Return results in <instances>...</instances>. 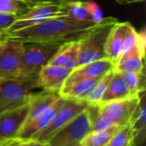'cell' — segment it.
I'll return each instance as SVG.
<instances>
[{
  "mask_svg": "<svg viewBox=\"0 0 146 146\" xmlns=\"http://www.w3.org/2000/svg\"><path fill=\"white\" fill-rule=\"evenodd\" d=\"M145 0H120V4H131L136 3H143Z\"/></svg>",
  "mask_w": 146,
  "mask_h": 146,
  "instance_id": "1f68e13d",
  "label": "cell"
},
{
  "mask_svg": "<svg viewBox=\"0 0 146 146\" xmlns=\"http://www.w3.org/2000/svg\"><path fill=\"white\" fill-rule=\"evenodd\" d=\"M28 8L20 0H0V13L19 16Z\"/></svg>",
  "mask_w": 146,
  "mask_h": 146,
  "instance_id": "484cf974",
  "label": "cell"
},
{
  "mask_svg": "<svg viewBox=\"0 0 146 146\" xmlns=\"http://www.w3.org/2000/svg\"><path fill=\"white\" fill-rule=\"evenodd\" d=\"M78 40L65 42L50 61L49 64L73 70L78 66Z\"/></svg>",
  "mask_w": 146,
  "mask_h": 146,
  "instance_id": "2e32d148",
  "label": "cell"
},
{
  "mask_svg": "<svg viewBox=\"0 0 146 146\" xmlns=\"http://www.w3.org/2000/svg\"><path fill=\"white\" fill-rule=\"evenodd\" d=\"M137 31L134 29V27L130 25L126 34L124 37V40H123V44H122V48L121 50V54L119 56V59L117 61V62L122 59L123 57H125L127 55H128L135 47L136 43H137ZM116 62V63H117Z\"/></svg>",
  "mask_w": 146,
  "mask_h": 146,
  "instance_id": "4316f807",
  "label": "cell"
},
{
  "mask_svg": "<svg viewBox=\"0 0 146 146\" xmlns=\"http://www.w3.org/2000/svg\"><path fill=\"white\" fill-rule=\"evenodd\" d=\"M134 132L130 124L121 127L106 146H129L134 143Z\"/></svg>",
  "mask_w": 146,
  "mask_h": 146,
  "instance_id": "d4e9b609",
  "label": "cell"
},
{
  "mask_svg": "<svg viewBox=\"0 0 146 146\" xmlns=\"http://www.w3.org/2000/svg\"><path fill=\"white\" fill-rule=\"evenodd\" d=\"M121 127L114 125L100 132H90L81 141V146H106Z\"/></svg>",
  "mask_w": 146,
  "mask_h": 146,
  "instance_id": "44dd1931",
  "label": "cell"
},
{
  "mask_svg": "<svg viewBox=\"0 0 146 146\" xmlns=\"http://www.w3.org/2000/svg\"><path fill=\"white\" fill-rule=\"evenodd\" d=\"M118 21L115 17H104L101 22L88 31L79 40L78 66L105 59V44L112 27Z\"/></svg>",
  "mask_w": 146,
  "mask_h": 146,
  "instance_id": "7a4b0ae2",
  "label": "cell"
},
{
  "mask_svg": "<svg viewBox=\"0 0 146 146\" xmlns=\"http://www.w3.org/2000/svg\"><path fill=\"white\" fill-rule=\"evenodd\" d=\"M0 146H49L34 139H21L19 138L3 139L0 141Z\"/></svg>",
  "mask_w": 146,
  "mask_h": 146,
  "instance_id": "83f0119b",
  "label": "cell"
},
{
  "mask_svg": "<svg viewBox=\"0 0 146 146\" xmlns=\"http://www.w3.org/2000/svg\"><path fill=\"white\" fill-rule=\"evenodd\" d=\"M131 25L128 21L120 22L119 21L112 27L107 37L104 52L105 56L115 65L116 64L123 44L125 34Z\"/></svg>",
  "mask_w": 146,
  "mask_h": 146,
  "instance_id": "5bb4252c",
  "label": "cell"
},
{
  "mask_svg": "<svg viewBox=\"0 0 146 146\" xmlns=\"http://www.w3.org/2000/svg\"><path fill=\"white\" fill-rule=\"evenodd\" d=\"M86 6L91 16V20L94 24H98L99 22L102 21L104 19L103 12L100 9V7L94 2L87 1L86 2Z\"/></svg>",
  "mask_w": 146,
  "mask_h": 146,
  "instance_id": "f1b7e54d",
  "label": "cell"
},
{
  "mask_svg": "<svg viewBox=\"0 0 146 146\" xmlns=\"http://www.w3.org/2000/svg\"><path fill=\"white\" fill-rule=\"evenodd\" d=\"M22 2L27 8H31L38 4L42 3H62L67 0H20Z\"/></svg>",
  "mask_w": 146,
  "mask_h": 146,
  "instance_id": "4dcf8cb0",
  "label": "cell"
},
{
  "mask_svg": "<svg viewBox=\"0 0 146 146\" xmlns=\"http://www.w3.org/2000/svg\"><path fill=\"white\" fill-rule=\"evenodd\" d=\"M2 140H3V139H2V138L0 137V141H2Z\"/></svg>",
  "mask_w": 146,
  "mask_h": 146,
  "instance_id": "d590c367",
  "label": "cell"
},
{
  "mask_svg": "<svg viewBox=\"0 0 146 146\" xmlns=\"http://www.w3.org/2000/svg\"><path fill=\"white\" fill-rule=\"evenodd\" d=\"M132 96L145 92V72H119Z\"/></svg>",
  "mask_w": 146,
  "mask_h": 146,
  "instance_id": "603a6c76",
  "label": "cell"
},
{
  "mask_svg": "<svg viewBox=\"0 0 146 146\" xmlns=\"http://www.w3.org/2000/svg\"><path fill=\"white\" fill-rule=\"evenodd\" d=\"M23 44L3 38L0 44V79H21V59Z\"/></svg>",
  "mask_w": 146,
  "mask_h": 146,
  "instance_id": "52a82bcc",
  "label": "cell"
},
{
  "mask_svg": "<svg viewBox=\"0 0 146 146\" xmlns=\"http://www.w3.org/2000/svg\"><path fill=\"white\" fill-rule=\"evenodd\" d=\"M90 132L91 122L86 110L58 131L47 142V145L49 146H81V141Z\"/></svg>",
  "mask_w": 146,
  "mask_h": 146,
  "instance_id": "8992f818",
  "label": "cell"
},
{
  "mask_svg": "<svg viewBox=\"0 0 146 146\" xmlns=\"http://www.w3.org/2000/svg\"><path fill=\"white\" fill-rule=\"evenodd\" d=\"M139 96L99 104V111L115 125L123 127L129 124L131 116L135 110Z\"/></svg>",
  "mask_w": 146,
  "mask_h": 146,
  "instance_id": "9c48e42d",
  "label": "cell"
},
{
  "mask_svg": "<svg viewBox=\"0 0 146 146\" xmlns=\"http://www.w3.org/2000/svg\"><path fill=\"white\" fill-rule=\"evenodd\" d=\"M133 132H134V143L139 146L144 142L145 139L146 124V99L145 92L139 95V99L135 110L133 111L129 121Z\"/></svg>",
  "mask_w": 146,
  "mask_h": 146,
  "instance_id": "e0dca14e",
  "label": "cell"
},
{
  "mask_svg": "<svg viewBox=\"0 0 146 146\" xmlns=\"http://www.w3.org/2000/svg\"><path fill=\"white\" fill-rule=\"evenodd\" d=\"M38 90L37 80L0 79V114L27 104Z\"/></svg>",
  "mask_w": 146,
  "mask_h": 146,
  "instance_id": "277c9868",
  "label": "cell"
},
{
  "mask_svg": "<svg viewBox=\"0 0 146 146\" xmlns=\"http://www.w3.org/2000/svg\"><path fill=\"white\" fill-rule=\"evenodd\" d=\"M101 77L98 78H92L79 81L70 86L65 92H63L61 96L63 98H75V99H83V98L87 94V92L92 89V87L95 85V83L100 79Z\"/></svg>",
  "mask_w": 146,
  "mask_h": 146,
  "instance_id": "cb8c5ba5",
  "label": "cell"
},
{
  "mask_svg": "<svg viewBox=\"0 0 146 146\" xmlns=\"http://www.w3.org/2000/svg\"><path fill=\"white\" fill-rule=\"evenodd\" d=\"M60 96L61 95L58 92H50L43 90L34 93L27 102L28 115L26 123L31 121L44 111L48 110L59 98Z\"/></svg>",
  "mask_w": 146,
  "mask_h": 146,
  "instance_id": "9a60e30c",
  "label": "cell"
},
{
  "mask_svg": "<svg viewBox=\"0 0 146 146\" xmlns=\"http://www.w3.org/2000/svg\"><path fill=\"white\" fill-rule=\"evenodd\" d=\"M130 97H133V96L131 95L127 85L125 84L123 79L121 78V74L119 72L114 71L112 79L110 80L108 87L105 92L104 93L99 104H104L110 101L124 99Z\"/></svg>",
  "mask_w": 146,
  "mask_h": 146,
  "instance_id": "ac0fdd59",
  "label": "cell"
},
{
  "mask_svg": "<svg viewBox=\"0 0 146 146\" xmlns=\"http://www.w3.org/2000/svg\"><path fill=\"white\" fill-rule=\"evenodd\" d=\"M60 16L70 18L78 21H92L86 6V2L79 0H67L62 3Z\"/></svg>",
  "mask_w": 146,
  "mask_h": 146,
  "instance_id": "ffe728a7",
  "label": "cell"
},
{
  "mask_svg": "<svg viewBox=\"0 0 146 146\" xmlns=\"http://www.w3.org/2000/svg\"><path fill=\"white\" fill-rule=\"evenodd\" d=\"M2 40H3V37H2V34H0V44L2 42Z\"/></svg>",
  "mask_w": 146,
  "mask_h": 146,
  "instance_id": "d6a6232c",
  "label": "cell"
},
{
  "mask_svg": "<svg viewBox=\"0 0 146 146\" xmlns=\"http://www.w3.org/2000/svg\"><path fill=\"white\" fill-rule=\"evenodd\" d=\"M88 103L83 99H75L65 98V102L59 109L52 121L40 133L36 134L32 139L40 143L47 144V142L67 124L73 121L81 112L86 110Z\"/></svg>",
  "mask_w": 146,
  "mask_h": 146,
  "instance_id": "5b68a950",
  "label": "cell"
},
{
  "mask_svg": "<svg viewBox=\"0 0 146 146\" xmlns=\"http://www.w3.org/2000/svg\"><path fill=\"white\" fill-rule=\"evenodd\" d=\"M17 16L0 13V34H3L15 21Z\"/></svg>",
  "mask_w": 146,
  "mask_h": 146,
  "instance_id": "f546056e",
  "label": "cell"
},
{
  "mask_svg": "<svg viewBox=\"0 0 146 146\" xmlns=\"http://www.w3.org/2000/svg\"><path fill=\"white\" fill-rule=\"evenodd\" d=\"M71 71L66 68L48 64L38 73L37 81L41 90L60 94V91Z\"/></svg>",
  "mask_w": 146,
  "mask_h": 146,
  "instance_id": "7c38bea8",
  "label": "cell"
},
{
  "mask_svg": "<svg viewBox=\"0 0 146 146\" xmlns=\"http://www.w3.org/2000/svg\"><path fill=\"white\" fill-rule=\"evenodd\" d=\"M96 25L91 21H78L64 16H56L19 31L2 34V37L21 43H65L79 40Z\"/></svg>",
  "mask_w": 146,
  "mask_h": 146,
  "instance_id": "6da1fadb",
  "label": "cell"
},
{
  "mask_svg": "<svg viewBox=\"0 0 146 146\" xmlns=\"http://www.w3.org/2000/svg\"><path fill=\"white\" fill-rule=\"evenodd\" d=\"M62 3H42L28 8L23 14L16 17L14 23L3 33H10L44 21L46 19L60 16Z\"/></svg>",
  "mask_w": 146,
  "mask_h": 146,
  "instance_id": "ba28073f",
  "label": "cell"
},
{
  "mask_svg": "<svg viewBox=\"0 0 146 146\" xmlns=\"http://www.w3.org/2000/svg\"><path fill=\"white\" fill-rule=\"evenodd\" d=\"M65 102V98L60 96L59 98L45 111L38 115L31 121L26 123L21 129L17 138L21 139H33L36 134L44 130L53 120L59 109Z\"/></svg>",
  "mask_w": 146,
  "mask_h": 146,
  "instance_id": "4fadbf2b",
  "label": "cell"
},
{
  "mask_svg": "<svg viewBox=\"0 0 146 146\" xmlns=\"http://www.w3.org/2000/svg\"><path fill=\"white\" fill-rule=\"evenodd\" d=\"M113 69H115V64L107 58L79 66L73 69L69 74L62 86V90L60 91V95H62L70 86L79 81L92 78L102 77Z\"/></svg>",
  "mask_w": 146,
  "mask_h": 146,
  "instance_id": "30bf717a",
  "label": "cell"
},
{
  "mask_svg": "<svg viewBox=\"0 0 146 146\" xmlns=\"http://www.w3.org/2000/svg\"><path fill=\"white\" fill-rule=\"evenodd\" d=\"M22 44L21 79L37 80L40 70L49 64L63 43L30 42Z\"/></svg>",
  "mask_w": 146,
  "mask_h": 146,
  "instance_id": "3957f363",
  "label": "cell"
},
{
  "mask_svg": "<svg viewBox=\"0 0 146 146\" xmlns=\"http://www.w3.org/2000/svg\"><path fill=\"white\" fill-rule=\"evenodd\" d=\"M115 71L135 73L145 72V55L139 51L137 43L133 50L115 65Z\"/></svg>",
  "mask_w": 146,
  "mask_h": 146,
  "instance_id": "d6986e66",
  "label": "cell"
},
{
  "mask_svg": "<svg viewBox=\"0 0 146 146\" xmlns=\"http://www.w3.org/2000/svg\"><path fill=\"white\" fill-rule=\"evenodd\" d=\"M28 115L27 104L0 114V137L2 139L17 138Z\"/></svg>",
  "mask_w": 146,
  "mask_h": 146,
  "instance_id": "8fae6325",
  "label": "cell"
},
{
  "mask_svg": "<svg viewBox=\"0 0 146 146\" xmlns=\"http://www.w3.org/2000/svg\"><path fill=\"white\" fill-rule=\"evenodd\" d=\"M129 146H138V145H136L135 143H133L132 145H129Z\"/></svg>",
  "mask_w": 146,
  "mask_h": 146,
  "instance_id": "836d02e7",
  "label": "cell"
},
{
  "mask_svg": "<svg viewBox=\"0 0 146 146\" xmlns=\"http://www.w3.org/2000/svg\"><path fill=\"white\" fill-rule=\"evenodd\" d=\"M112 1H115V2H116V3H120V0H112Z\"/></svg>",
  "mask_w": 146,
  "mask_h": 146,
  "instance_id": "e575fe53",
  "label": "cell"
},
{
  "mask_svg": "<svg viewBox=\"0 0 146 146\" xmlns=\"http://www.w3.org/2000/svg\"><path fill=\"white\" fill-rule=\"evenodd\" d=\"M114 71V69L110 70L104 76H102L92 87V89L87 92V94L83 98V100H85L89 104H98L108 87L110 80L112 79Z\"/></svg>",
  "mask_w": 146,
  "mask_h": 146,
  "instance_id": "7402d4cb",
  "label": "cell"
}]
</instances>
